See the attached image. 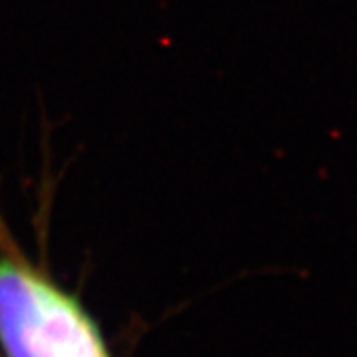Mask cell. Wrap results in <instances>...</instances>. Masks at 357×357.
<instances>
[{
	"instance_id": "6da1fadb",
	"label": "cell",
	"mask_w": 357,
	"mask_h": 357,
	"mask_svg": "<svg viewBox=\"0 0 357 357\" xmlns=\"http://www.w3.org/2000/svg\"><path fill=\"white\" fill-rule=\"evenodd\" d=\"M2 357H113L100 326L75 294L17 245L0 217Z\"/></svg>"
}]
</instances>
